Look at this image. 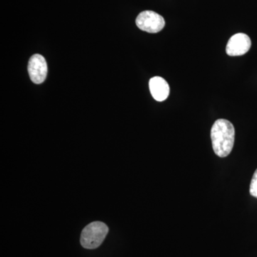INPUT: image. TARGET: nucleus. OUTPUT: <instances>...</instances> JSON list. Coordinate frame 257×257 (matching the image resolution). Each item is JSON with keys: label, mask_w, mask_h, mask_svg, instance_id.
<instances>
[{"label": "nucleus", "mask_w": 257, "mask_h": 257, "mask_svg": "<svg viewBox=\"0 0 257 257\" xmlns=\"http://www.w3.org/2000/svg\"><path fill=\"white\" fill-rule=\"evenodd\" d=\"M109 228L104 223L94 221L82 230L80 242L83 247L94 249L99 247L105 239Z\"/></svg>", "instance_id": "2"}, {"label": "nucleus", "mask_w": 257, "mask_h": 257, "mask_svg": "<svg viewBox=\"0 0 257 257\" xmlns=\"http://www.w3.org/2000/svg\"><path fill=\"white\" fill-rule=\"evenodd\" d=\"M249 192L252 197L257 198V169L253 173L252 179H251Z\"/></svg>", "instance_id": "7"}, {"label": "nucleus", "mask_w": 257, "mask_h": 257, "mask_svg": "<svg viewBox=\"0 0 257 257\" xmlns=\"http://www.w3.org/2000/svg\"><path fill=\"white\" fill-rule=\"evenodd\" d=\"M150 89L152 96L157 101H165L170 95V85L162 77H155L150 79Z\"/></svg>", "instance_id": "6"}, {"label": "nucleus", "mask_w": 257, "mask_h": 257, "mask_svg": "<svg viewBox=\"0 0 257 257\" xmlns=\"http://www.w3.org/2000/svg\"><path fill=\"white\" fill-rule=\"evenodd\" d=\"M235 139L234 125L224 119L216 120L211 130L213 150L219 157H226L232 151Z\"/></svg>", "instance_id": "1"}, {"label": "nucleus", "mask_w": 257, "mask_h": 257, "mask_svg": "<svg viewBox=\"0 0 257 257\" xmlns=\"http://www.w3.org/2000/svg\"><path fill=\"white\" fill-rule=\"evenodd\" d=\"M47 72L48 68L45 57L38 54L32 56L29 61L28 72L32 82L42 84L47 78Z\"/></svg>", "instance_id": "4"}, {"label": "nucleus", "mask_w": 257, "mask_h": 257, "mask_svg": "<svg viewBox=\"0 0 257 257\" xmlns=\"http://www.w3.org/2000/svg\"><path fill=\"white\" fill-rule=\"evenodd\" d=\"M136 25L140 30L149 33H157L163 30L165 20L163 17L150 10L143 11L136 19Z\"/></svg>", "instance_id": "3"}, {"label": "nucleus", "mask_w": 257, "mask_h": 257, "mask_svg": "<svg viewBox=\"0 0 257 257\" xmlns=\"http://www.w3.org/2000/svg\"><path fill=\"white\" fill-rule=\"evenodd\" d=\"M251 46V40L247 35L243 33L235 34L229 39L226 45V54L231 57L243 55L248 52Z\"/></svg>", "instance_id": "5"}]
</instances>
